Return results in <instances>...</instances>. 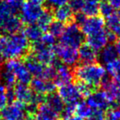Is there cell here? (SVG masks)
Instances as JSON below:
<instances>
[{"label":"cell","instance_id":"cell-1","mask_svg":"<svg viewBox=\"0 0 120 120\" xmlns=\"http://www.w3.org/2000/svg\"><path fill=\"white\" fill-rule=\"evenodd\" d=\"M30 50L29 40L22 32L0 37V56L4 59L24 58Z\"/></svg>","mask_w":120,"mask_h":120},{"label":"cell","instance_id":"cell-2","mask_svg":"<svg viewBox=\"0 0 120 120\" xmlns=\"http://www.w3.org/2000/svg\"><path fill=\"white\" fill-rule=\"evenodd\" d=\"M73 74L77 81L85 82L97 89L106 79L105 68L97 63L77 66L74 69Z\"/></svg>","mask_w":120,"mask_h":120},{"label":"cell","instance_id":"cell-3","mask_svg":"<svg viewBox=\"0 0 120 120\" xmlns=\"http://www.w3.org/2000/svg\"><path fill=\"white\" fill-rule=\"evenodd\" d=\"M85 41V35L82 33L80 26L72 22L66 26L63 35L60 36V44L73 49H79Z\"/></svg>","mask_w":120,"mask_h":120},{"label":"cell","instance_id":"cell-4","mask_svg":"<svg viewBox=\"0 0 120 120\" xmlns=\"http://www.w3.org/2000/svg\"><path fill=\"white\" fill-rule=\"evenodd\" d=\"M4 68L12 72L15 75L17 82L21 84L28 85L32 80V76L26 68L25 64L20 59H8L4 64Z\"/></svg>","mask_w":120,"mask_h":120},{"label":"cell","instance_id":"cell-5","mask_svg":"<svg viewBox=\"0 0 120 120\" xmlns=\"http://www.w3.org/2000/svg\"><path fill=\"white\" fill-rule=\"evenodd\" d=\"M1 116L4 120H32V116L26 111V105L17 100L3 108Z\"/></svg>","mask_w":120,"mask_h":120},{"label":"cell","instance_id":"cell-6","mask_svg":"<svg viewBox=\"0 0 120 120\" xmlns=\"http://www.w3.org/2000/svg\"><path fill=\"white\" fill-rule=\"evenodd\" d=\"M30 50V53L36 58V60L45 66L52 65L57 59L56 55L53 52V48L45 46L40 41L32 44Z\"/></svg>","mask_w":120,"mask_h":120},{"label":"cell","instance_id":"cell-7","mask_svg":"<svg viewBox=\"0 0 120 120\" xmlns=\"http://www.w3.org/2000/svg\"><path fill=\"white\" fill-rule=\"evenodd\" d=\"M113 100L105 90H95L86 99V104L93 110L104 111L112 106Z\"/></svg>","mask_w":120,"mask_h":120},{"label":"cell","instance_id":"cell-8","mask_svg":"<svg viewBox=\"0 0 120 120\" xmlns=\"http://www.w3.org/2000/svg\"><path fill=\"white\" fill-rule=\"evenodd\" d=\"M44 8L41 6H38L25 0L22 4L20 8V19L22 23L26 24H35L40 16L41 15Z\"/></svg>","mask_w":120,"mask_h":120},{"label":"cell","instance_id":"cell-9","mask_svg":"<svg viewBox=\"0 0 120 120\" xmlns=\"http://www.w3.org/2000/svg\"><path fill=\"white\" fill-rule=\"evenodd\" d=\"M53 52L57 58L63 64L68 67H72L76 65L79 61L78 51L76 49L70 48V47L59 44V45H54Z\"/></svg>","mask_w":120,"mask_h":120},{"label":"cell","instance_id":"cell-10","mask_svg":"<svg viewBox=\"0 0 120 120\" xmlns=\"http://www.w3.org/2000/svg\"><path fill=\"white\" fill-rule=\"evenodd\" d=\"M52 66L56 68V74L53 78V83L56 86H63L67 84L72 83L74 77L73 72L71 70V68L63 64L59 59L57 58Z\"/></svg>","mask_w":120,"mask_h":120},{"label":"cell","instance_id":"cell-11","mask_svg":"<svg viewBox=\"0 0 120 120\" xmlns=\"http://www.w3.org/2000/svg\"><path fill=\"white\" fill-rule=\"evenodd\" d=\"M105 26V22L103 17L95 16V17H86L80 26V28L85 36H90L104 30Z\"/></svg>","mask_w":120,"mask_h":120},{"label":"cell","instance_id":"cell-12","mask_svg":"<svg viewBox=\"0 0 120 120\" xmlns=\"http://www.w3.org/2000/svg\"><path fill=\"white\" fill-rule=\"evenodd\" d=\"M58 95L64 100L65 104H72L77 105L80 101H82V96L79 93L76 84L69 83L60 86L58 88Z\"/></svg>","mask_w":120,"mask_h":120},{"label":"cell","instance_id":"cell-13","mask_svg":"<svg viewBox=\"0 0 120 120\" xmlns=\"http://www.w3.org/2000/svg\"><path fill=\"white\" fill-rule=\"evenodd\" d=\"M23 59L24 64L30 72V73L31 74V76L35 77H38V78L45 79L47 66L40 64L30 53H29Z\"/></svg>","mask_w":120,"mask_h":120},{"label":"cell","instance_id":"cell-14","mask_svg":"<svg viewBox=\"0 0 120 120\" xmlns=\"http://www.w3.org/2000/svg\"><path fill=\"white\" fill-rule=\"evenodd\" d=\"M30 88L35 93L47 95L55 91L56 86L52 80H45L43 78L35 77L30 82Z\"/></svg>","mask_w":120,"mask_h":120},{"label":"cell","instance_id":"cell-15","mask_svg":"<svg viewBox=\"0 0 120 120\" xmlns=\"http://www.w3.org/2000/svg\"><path fill=\"white\" fill-rule=\"evenodd\" d=\"M22 22L17 15H12L0 22V34H12L20 32L22 29Z\"/></svg>","mask_w":120,"mask_h":120},{"label":"cell","instance_id":"cell-16","mask_svg":"<svg viewBox=\"0 0 120 120\" xmlns=\"http://www.w3.org/2000/svg\"><path fill=\"white\" fill-rule=\"evenodd\" d=\"M109 43H110L109 33L105 29L98 33L87 36L86 44L95 51H100L107 45H109Z\"/></svg>","mask_w":120,"mask_h":120},{"label":"cell","instance_id":"cell-17","mask_svg":"<svg viewBox=\"0 0 120 120\" xmlns=\"http://www.w3.org/2000/svg\"><path fill=\"white\" fill-rule=\"evenodd\" d=\"M15 99L24 105H27L32 100L35 92L31 90L30 87L25 84L17 83L13 88Z\"/></svg>","mask_w":120,"mask_h":120},{"label":"cell","instance_id":"cell-18","mask_svg":"<svg viewBox=\"0 0 120 120\" xmlns=\"http://www.w3.org/2000/svg\"><path fill=\"white\" fill-rule=\"evenodd\" d=\"M79 61L82 64H90L95 63L98 55L94 49L86 43H84L78 50Z\"/></svg>","mask_w":120,"mask_h":120},{"label":"cell","instance_id":"cell-19","mask_svg":"<svg viewBox=\"0 0 120 120\" xmlns=\"http://www.w3.org/2000/svg\"><path fill=\"white\" fill-rule=\"evenodd\" d=\"M45 103L58 115L62 113L63 110L65 107V102L61 98V96L55 91L45 95Z\"/></svg>","mask_w":120,"mask_h":120},{"label":"cell","instance_id":"cell-20","mask_svg":"<svg viewBox=\"0 0 120 120\" xmlns=\"http://www.w3.org/2000/svg\"><path fill=\"white\" fill-rule=\"evenodd\" d=\"M53 14V18H55L56 21H58L64 24L68 25V24L73 22V12L68 5H64L54 9Z\"/></svg>","mask_w":120,"mask_h":120},{"label":"cell","instance_id":"cell-21","mask_svg":"<svg viewBox=\"0 0 120 120\" xmlns=\"http://www.w3.org/2000/svg\"><path fill=\"white\" fill-rule=\"evenodd\" d=\"M58 114L51 109L45 103L39 105L37 111L32 116V120H58Z\"/></svg>","mask_w":120,"mask_h":120},{"label":"cell","instance_id":"cell-22","mask_svg":"<svg viewBox=\"0 0 120 120\" xmlns=\"http://www.w3.org/2000/svg\"><path fill=\"white\" fill-rule=\"evenodd\" d=\"M108 31L120 38V10L114 11L109 17L106 18L105 22Z\"/></svg>","mask_w":120,"mask_h":120},{"label":"cell","instance_id":"cell-23","mask_svg":"<svg viewBox=\"0 0 120 120\" xmlns=\"http://www.w3.org/2000/svg\"><path fill=\"white\" fill-rule=\"evenodd\" d=\"M118 53L115 48V45L113 44L107 45L105 48H103L99 53V58L101 64H107L112 62L114 59L118 58Z\"/></svg>","mask_w":120,"mask_h":120},{"label":"cell","instance_id":"cell-24","mask_svg":"<svg viewBox=\"0 0 120 120\" xmlns=\"http://www.w3.org/2000/svg\"><path fill=\"white\" fill-rule=\"evenodd\" d=\"M22 33L25 35L26 39L30 42L39 41L44 34V31L36 24H29L24 28Z\"/></svg>","mask_w":120,"mask_h":120},{"label":"cell","instance_id":"cell-25","mask_svg":"<svg viewBox=\"0 0 120 120\" xmlns=\"http://www.w3.org/2000/svg\"><path fill=\"white\" fill-rule=\"evenodd\" d=\"M53 20V14L50 9H44L41 15L36 22V25L41 29L43 31L48 30V28Z\"/></svg>","mask_w":120,"mask_h":120},{"label":"cell","instance_id":"cell-26","mask_svg":"<svg viewBox=\"0 0 120 120\" xmlns=\"http://www.w3.org/2000/svg\"><path fill=\"white\" fill-rule=\"evenodd\" d=\"M100 4L95 0H85L84 5L81 12L86 17H95L99 14Z\"/></svg>","mask_w":120,"mask_h":120},{"label":"cell","instance_id":"cell-27","mask_svg":"<svg viewBox=\"0 0 120 120\" xmlns=\"http://www.w3.org/2000/svg\"><path fill=\"white\" fill-rule=\"evenodd\" d=\"M105 71L110 77H113V80L120 82V58H116L105 64Z\"/></svg>","mask_w":120,"mask_h":120},{"label":"cell","instance_id":"cell-28","mask_svg":"<svg viewBox=\"0 0 120 120\" xmlns=\"http://www.w3.org/2000/svg\"><path fill=\"white\" fill-rule=\"evenodd\" d=\"M0 82L7 88H12L17 82V79L12 72L3 68L0 70Z\"/></svg>","mask_w":120,"mask_h":120},{"label":"cell","instance_id":"cell-29","mask_svg":"<svg viewBox=\"0 0 120 120\" xmlns=\"http://www.w3.org/2000/svg\"><path fill=\"white\" fill-rule=\"evenodd\" d=\"M94 110L86 104V102L80 101L76 106L75 113L77 116L80 117L82 119L89 118L93 113Z\"/></svg>","mask_w":120,"mask_h":120},{"label":"cell","instance_id":"cell-30","mask_svg":"<svg viewBox=\"0 0 120 120\" xmlns=\"http://www.w3.org/2000/svg\"><path fill=\"white\" fill-rule=\"evenodd\" d=\"M65 24L58 22V21H53L49 26L48 30L49 33H50L55 38H57V37H60L63 35V33L65 30Z\"/></svg>","mask_w":120,"mask_h":120},{"label":"cell","instance_id":"cell-31","mask_svg":"<svg viewBox=\"0 0 120 120\" xmlns=\"http://www.w3.org/2000/svg\"><path fill=\"white\" fill-rule=\"evenodd\" d=\"M76 86H77L79 93L81 94L82 98H83V97H86L87 98V97L91 95L93 92L97 90V88H95V87L92 86H90V85H88V84L85 83V82H78V81H77Z\"/></svg>","mask_w":120,"mask_h":120},{"label":"cell","instance_id":"cell-32","mask_svg":"<svg viewBox=\"0 0 120 120\" xmlns=\"http://www.w3.org/2000/svg\"><path fill=\"white\" fill-rule=\"evenodd\" d=\"M105 120H120V108L110 107L105 114Z\"/></svg>","mask_w":120,"mask_h":120},{"label":"cell","instance_id":"cell-33","mask_svg":"<svg viewBox=\"0 0 120 120\" xmlns=\"http://www.w3.org/2000/svg\"><path fill=\"white\" fill-rule=\"evenodd\" d=\"M114 12V9L113 8L111 5L108 2H103L100 4V9H99V13H100L102 17L107 18L109 17L113 12Z\"/></svg>","mask_w":120,"mask_h":120},{"label":"cell","instance_id":"cell-34","mask_svg":"<svg viewBox=\"0 0 120 120\" xmlns=\"http://www.w3.org/2000/svg\"><path fill=\"white\" fill-rule=\"evenodd\" d=\"M41 44L47 47H50V48H53L56 43V38L53 35H52L50 33H45L43 34L42 37L40 40H39Z\"/></svg>","mask_w":120,"mask_h":120},{"label":"cell","instance_id":"cell-35","mask_svg":"<svg viewBox=\"0 0 120 120\" xmlns=\"http://www.w3.org/2000/svg\"><path fill=\"white\" fill-rule=\"evenodd\" d=\"M69 0H45V4L48 9H56L62 6L67 5Z\"/></svg>","mask_w":120,"mask_h":120},{"label":"cell","instance_id":"cell-36","mask_svg":"<svg viewBox=\"0 0 120 120\" xmlns=\"http://www.w3.org/2000/svg\"><path fill=\"white\" fill-rule=\"evenodd\" d=\"M85 0H69L68 6L72 10V12H81L84 5Z\"/></svg>","mask_w":120,"mask_h":120},{"label":"cell","instance_id":"cell-37","mask_svg":"<svg viewBox=\"0 0 120 120\" xmlns=\"http://www.w3.org/2000/svg\"><path fill=\"white\" fill-rule=\"evenodd\" d=\"M6 91H7V87L0 82V109H2L8 105Z\"/></svg>","mask_w":120,"mask_h":120},{"label":"cell","instance_id":"cell-38","mask_svg":"<svg viewBox=\"0 0 120 120\" xmlns=\"http://www.w3.org/2000/svg\"><path fill=\"white\" fill-rule=\"evenodd\" d=\"M4 1L18 12V11H20L21 6H22V4H23L25 0H4Z\"/></svg>","mask_w":120,"mask_h":120},{"label":"cell","instance_id":"cell-39","mask_svg":"<svg viewBox=\"0 0 120 120\" xmlns=\"http://www.w3.org/2000/svg\"><path fill=\"white\" fill-rule=\"evenodd\" d=\"M88 120H105V114L103 111L94 110L92 115L88 118Z\"/></svg>","mask_w":120,"mask_h":120},{"label":"cell","instance_id":"cell-40","mask_svg":"<svg viewBox=\"0 0 120 120\" xmlns=\"http://www.w3.org/2000/svg\"><path fill=\"white\" fill-rule=\"evenodd\" d=\"M6 98H7V100H8V104L12 103V102L16 100L13 87H12V88H7V91H6Z\"/></svg>","mask_w":120,"mask_h":120},{"label":"cell","instance_id":"cell-41","mask_svg":"<svg viewBox=\"0 0 120 120\" xmlns=\"http://www.w3.org/2000/svg\"><path fill=\"white\" fill-rule=\"evenodd\" d=\"M108 3L113 7V9L120 10V0H108Z\"/></svg>","mask_w":120,"mask_h":120},{"label":"cell","instance_id":"cell-42","mask_svg":"<svg viewBox=\"0 0 120 120\" xmlns=\"http://www.w3.org/2000/svg\"><path fill=\"white\" fill-rule=\"evenodd\" d=\"M29 2L32 3L33 4H35V5H38V6H43V4H45V0H28Z\"/></svg>","mask_w":120,"mask_h":120},{"label":"cell","instance_id":"cell-43","mask_svg":"<svg viewBox=\"0 0 120 120\" xmlns=\"http://www.w3.org/2000/svg\"><path fill=\"white\" fill-rule=\"evenodd\" d=\"M64 120H83V119H82V118H81L80 117L77 116V115H76V116H73V115H72V117L68 118V119H64Z\"/></svg>","mask_w":120,"mask_h":120},{"label":"cell","instance_id":"cell-44","mask_svg":"<svg viewBox=\"0 0 120 120\" xmlns=\"http://www.w3.org/2000/svg\"><path fill=\"white\" fill-rule=\"evenodd\" d=\"M4 58H2V57L0 56V70L3 68V67H4Z\"/></svg>","mask_w":120,"mask_h":120},{"label":"cell","instance_id":"cell-45","mask_svg":"<svg viewBox=\"0 0 120 120\" xmlns=\"http://www.w3.org/2000/svg\"><path fill=\"white\" fill-rule=\"evenodd\" d=\"M95 1H96V2L99 3V4H101V3H103V2H105L106 0H95Z\"/></svg>","mask_w":120,"mask_h":120},{"label":"cell","instance_id":"cell-46","mask_svg":"<svg viewBox=\"0 0 120 120\" xmlns=\"http://www.w3.org/2000/svg\"><path fill=\"white\" fill-rule=\"evenodd\" d=\"M1 118H2V116H1V113H0V120H1Z\"/></svg>","mask_w":120,"mask_h":120}]
</instances>
